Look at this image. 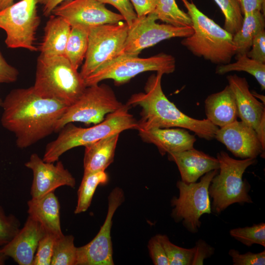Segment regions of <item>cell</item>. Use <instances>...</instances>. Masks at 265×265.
<instances>
[{
    "instance_id": "obj_1",
    "label": "cell",
    "mask_w": 265,
    "mask_h": 265,
    "mask_svg": "<svg viewBox=\"0 0 265 265\" xmlns=\"http://www.w3.org/2000/svg\"><path fill=\"white\" fill-rule=\"evenodd\" d=\"M67 106L39 96L32 86L14 89L2 101L1 124L15 134L18 148H26L54 132Z\"/></svg>"
},
{
    "instance_id": "obj_2",
    "label": "cell",
    "mask_w": 265,
    "mask_h": 265,
    "mask_svg": "<svg viewBox=\"0 0 265 265\" xmlns=\"http://www.w3.org/2000/svg\"><path fill=\"white\" fill-rule=\"evenodd\" d=\"M163 75L157 72L151 75L144 92L133 94L126 104L130 107L139 106L142 108L137 130L176 127L189 130L207 140L214 138L218 127L207 119L199 120L187 116L168 99L161 87Z\"/></svg>"
},
{
    "instance_id": "obj_3",
    "label": "cell",
    "mask_w": 265,
    "mask_h": 265,
    "mask_svg": "<svg viewBox=\"0 0 265 265\" xmlns=\"http://www.w3.org/2000/svg\"><path fill=\"white\" fill-rule=\"evenodd\" d=\"M130 106L123 105L106 116L101 122L89 128L77 127L69 123L60 131L57 137L45 148L43 160L57 161L61 156L74 148L85 146L112 134L129 129H138V121L129 112Z\"/></svg>"
},
{
    "instance_id": "obj_4",
    "label": "cell",
    "mask_w": 265,
    "mask_h": 265,
    "mask_svg": "<svg viewBox=\"0 0 265 265\" xmlns=\"http://www.w3.org/2000/svg\"><path fill=\"white\" fill-rule=\"evenodd\" d=\"M192 21L193 33L181 44L193 54L218 64L230 63L236 54L233 35L201 12L192 0H181Z\"/></svg>"
},
{
    "instance_id": "obj_5",
    "label": "cell",
    "mask_w": 265,
    "mask_h": 265,
    "mask_svg": "<svg viewBox=\"0 0 265 265\" xmlns=\"http://www.w3.org/2000/svg\"><path fill=\"white\" fill-rule=\"evenodd\" d=\"M39 96L54 99L69 106L86 87L84 79L65 55L37 59L35 80L32 86Z\"/></svg>"
},
{
    "instance_id": "obj_6",
    "label": "cell",
    "mask_w": 265,
    "mask_h": 265,
    "mask_svg": "<svg viewBox=\"0 0 265 265\" xmlns=\"http://www.w3.org/2000/svg\"><path fill=\"white\" fill-rule=\"evenodd\" d=\"M216 158L219 172L213 177L208 188L212 200V212L219 214L235 203H253L249 195V184L242 177L246 169L256 163V159H236L222 151L217 153Z\"/></svg>"
},
{
    "instance_id": "obj_7",
    "label": "cell",
    "mask_w": 265,
    "mask_h": 265,
    "mask_svg": "<svg viewBox=\"0 0 265 265\" xmlns=\"http://www.w3.org/2000/svg\"><path fill=\"white\" fill-rule=\"evenodd\" d=\"M123 105L108 85L98 83L86 86L78 99L67 106L58 120L54 132H59L69 123L81 122L86 126L97 124Z\"/></svg>"
},
{
    "instance_id": "obj_8",
    "label": "cell",
    "mask_w": 265,
    "mask_h": 265,
    "mask_svg": "<svg viewBox=\"0 0 265 265\" xmlns=\"http://www.w3.org/2000/svg\"><path fill=\"white\" fill-rule=\"evenodd\" d=\"M175 68V58L165 53L147 58L123 54L100 67L86 78L84 82L88 86L99 83L104 80L111 79L116 85H121L145 72H161L163 74H169L173 73Z\"/></svg>"
},
{
    "instance_id": "obj_9",
    "label": "cell",
    "mask_w": 265,
    "mask_h": 265,
    "mask_svg": "<svg viewBox=\"0 0 265 265\" xmlns=\"http://www.w3.org/2000/svg\"><path fill=\"white\" fill-rule=\"evenodd\" d=\"M218 171L215 169L207 173L199 182L186 183L181 180L176 184L179 194L171 199L173 207L171 216L176 222H182L185 228L191 233L198 232L201 225V216L212 212L208 188Z\"/></svg>"
},
{
    "instance_id": "obj_10",
    "label": "cell",
    "mask_w": 265,
    "mask_h": 265,
    "mask_svg": "<svg viewBox=\"0 0 265 265\" xmlns=\"http://www.w3.org/2000/svg\"><path fill=\"white\" fill-rule=\"evenodd\" d=\"M128 26L122 21L90 27L80 74L84 79L106 62L125 54Z\"/></svg>"
},
{
    "instance_id": "obj_11",
    "label": "cell",
    "mask_w": 265,
    "mask_h": 265,
    "mask_svg": "<svg viewBox=\"0 0 265 265\" xmlns=\"http://www.w3.org/2000/svg\"><path fill=\"white\" fill-rule=\"evenodd\" d=\"M39 0H21L0 11V28L6 37L9 48L37 51L36 33L40 22L37 12Z\"/></svg>"
},
{
    "instance_id": "obj_12",
    "label": "cell",
    "mask_w": 265,
    "mask_h": 265,
    "mask_svg": "<svg viewBox=\"0 0 265 265\" xmlns=\"http://www.w3.org/2000/svg\"><path fill=\"white\" fill-rule=\"evenodd\" d=\"M157 17L153 12L137 17L128 27L125 45V54L138 56L144 49L153 46L164 40L185 38L193 33L191 26L178 27L156 23Z\"/></svg>"
},
{
    "instance_id": "obj_13",
    "label": "cell",
    "mask_w": 265,
    "mask_h": 265,
    "mask_svg": "<svg viewBox=\"0 0 265 265\" xmlns=\"http://www.w3.org/2000/svg\"><path fill=\"white\" fill-rule=\"evenodd\" d=\"M125 199L122 188L116 187L108 197L106 218L99 232L86 244L77 247L76 265H113L111 229L112 218L118 208Z\"/></svg>"
},
{
    "instance_id": "obj_14",
    "label": "cell",
    "mask_w": 265,
    "mask_h": 265,
    "mask_svg": "<svg viewBox=\"0 0 265 265\" xmlns=\"http://www.w3.org/2000/svg\"><path fill=\"white\" fill-rule=\"evenodd\" d=\"M52 14L62 18L71 27H90L124 21L120 14L108 9L98 0L65 1L56 6Z\"/></svg>"
},
{
    "instance_id": "obj_15",
    "label": "cell",
    "mask_w": 265,
    "mask_h": 265,
    "mask_svg": "<svg viewBox=\"0 0 265 265\" xmlns=\"http://www.w3.org/2000/svg\"><path fill=\"white\" fill-rule=\"evenodd\" d=\"M53 163L44 161L36 153L31 154L25 163L33 174L31 198L41 197L62 186H75V178L64 167L62 161L58 160L56 164Z\"/></svg>"
},
{
    "instance_id": "obj_16",
    "label": "cell",
    "mask_w": 265,
    "mask_h": 265,
    "mask_svg": "<svg viewBox=\"0 0 265 265\" xmlns=\"http://www.w3.org/2000/svg\"><path fill=\"white\" fill-rule=\"evenodd\" d=\"M214 138L237 158L256 159L259 155L265 157V149L255 130L241 121L236 120L218 128Z\"/></svg>"
},
{
    "instance_id": "obj_17",
    "label": "cell",
    "mask_w": 265,
    "mask_h": 265,
    "mask_svg": "<svg viewBox=\"0 0 265 265\" xmlns=\"http://www.w3.org/2000/svg\"><path fill=\"white\" fill-rule=\"evenodd\" d=\"M46 232L40 223L28 215L23 227L0 250L19 265H32L39 241Z\"/></svg>"
},
{
    "instance_id": "obj_18",
    "label": "cell",
    "mask_w": 265,
    "mask_h": 265,
    "mask_svg": "<svg viewBox=\"0 0 265 265\" xmlns=\"http://www.w3.org/2000/svg\"><path fill=\"white\" fill-rule=\"evenodd\" d=\"M226 78L235 97L238 117L241 121L256 131L265 114V105L252 94L245 78L234 74Z\"/></svg>"
},
{
    "instance_id": "obj_19",
    "label": "cell",
    "mask_w": 265,
    "mask_h": 265,
    "mask_svg": "<svg viewBox=\"0 0 265 265\" xmlns=\"http://www.w3.org/2000/svg\"><path fill=\"white\" fill-rule=\"evenodd\" d=\"M138 131L142 140L154 144L162 156L193 148L196 141L194 135L181 128H153Z\"/></svg>"
},
{
    "instance_id": "obj_20",
    "label": "cell",
    "mask_w": 265,
    "mask_h": 265,
    "mask_svg": "<svg viewBox=\"0 0 265 265\" xmlns=\"http://www.w3.org/2000/svg\"><path fill=\"white\" fill-rule=\"evenodd\" d=\"M167 155L168 159L176 164L181 181L186 183L196 182L207 173L219 167L216 158L194 148L181 152L169 153Z\"/></svg>"
},
{
    "instance_id": "obj_21",
    "label": "cell",
    "mask_w": 265,
    "mask_h": 265,
    "mask_svg": "<svg viewBox=\"0 0 265 265\" xmlns=\"http://www.w3.org/2000/svg\"><path fill=\"white\" fill-rule=\"evenodd\" d=\"M204 103L207 119L215 126L222 128L237 120L236 102L228 85L222 90L209 95Z\"/></svg>"
},
{
    "instance_id": "obj_22",
    "label": "cell",
    "mask_w": 265,
    "mask_h": 265,
    "mask_svg": "<svg viewBox=\"0 0 265 265\" xmlns=\"http://www.w3.org/2000/svg\"><path fill=\"white\" fill-rule=\"evenodd\" d=\"M29 216L40 223L47 232L57 236L63 234L60 223V204L54 192L27 202Z\"/></svg>"
},
{
    "instance_id": "obj_23",
    "label": "cell",
    "mask_w": 265,
    "mask_h": 265,
    "mask_svg": "<svg viewBox=\"0 0 265 265\" xmlns=\"http://www.w3.org/2000/svg\"><path fill=\"white\" fill-rule=\"evenodd\" d=\"M71 29V26L62 18L51 15L39 46L40 55L45 57L64 55Z\"/></svg>"
},
{
    "instance_id": "obj_24",
    "label": "cell",
    "mask_w": 265,
    "mask_h": 265,
    "mask_svg": "<svg viewBox=\"0 0 265 265\" xmlns=\"http://www.w3.org/2000/svg\"><path fill=\"white\" fill-rule=\"evenodd\" d=\"M119 134L111 135L84 146V173L105 171L113 161Z\"/></svg>"
},
{
    "instance_id": "obj_25",
    "label": "cell",
    "mask_w": 265,
    "mask_h": 265,
    "mask_svg": "<svg viewBox=\"0 0 265 265\" xmlns=\"http://www.w3.org/2000/svg\"><path fill=\"white\" fill-rule=\"evenodd\" d=\"M265 14L256 10L243 15L242 25L233 35L236 48L235 58L246 54L250 50L255 35L265 29Z\"/></svg>"
},
{
    "instance_id": "obj_26",
    "label": "cell",
    "mask_w": 265,
    "mask_h": 265,
    "mask_svg": "<svg viewBox=\"0 0 265 265\" xmlns=\"http://www.w3.org/2000/svg\"><path fill=\"white\" fill-rule=\"evenodd\" d=\"M89 28L80 26H72L68 39L64 55L77 70L85 57Z\"/></svg>"
},
{
    "instance_id": "obj_27",
    "label": "cell",
    "mask_w": 265,
    "mask_h": 265,
    "mask_svg": "<svg viewBox=\"0 0 265 265\" xmlns=\"http://www.w3.org/2000/svg\"><path fill=\"white\" fill-rule=\"evenodd\" d=\"M108 176L105 171L84 173L78 190L77 204L74 212L79 214L89 208L94 193L99 185H105Z\"/></svg>"
},
{
    "instance_id": "obj_28",
    "label": "cell",
    "mask_w": 265,
    "mask_h": 265,
    "mask_svg": "<svg viewBox=\"0 0 265 265\" xmlns=\"http://www.w3.org/2000/svg\"><path fill=\"white\" fill-rule=\"evenodd\" d=\"M233 63L218 65L215 73L224 75L232 71H243L253 76L260 84L261 89H265V64L243 54L236 58Z\"/></svg>"
},
{
    "instance_id": "obj_29",
    "label": "cell",
    "mask_w": 265,
    "mask_h": 265,
    "mask_svg": "<svg viewBox=\"0 0 265 265\" xmlns=\"http://www.w3.org/2000/svg\"><path fill=\"white\" fill-rule=\"evenodd\" d=\"M152 12L165 24L178 27L192 26L190 16L179 8L175 0H158Z\"/></svg>"
},
{
    "instance_id": "obj_30",
    "label": "cell",
    "mask_w": 265,
    "mask_h": 265,
    "mask_svg": "<svg viewBox=\"0 0 265 265\" xmlns=\"http://www.w3.org/2000/svg\"><path fill=\"white\" fill-rule=\"evenodd\" d=\"M77 247L73 235H62L54 242L51 265H76Z\"/></svg>"
},
{
    "instance_id": "obj_31",
    "label": "cell",
    "mask_w": 265,
    "mask_h": 265,
    "mask_svg": "<svg viewBox=\"0 0 265 265\" xmlns=\"http://www.w3.org/2000/svg\"><path fill=\"white\" fill-rule=\"evenodd\" d=\"M220 8L224 16V28L235 34L240 28L243 15L237 0H213Z\"/></svg>"
},
{
    "instance_id": "obj_32",
    "label": "cell",
    "mask_w": 265,
    "mask_h": 265,
    "mask_svg": "<svg viewBox=\"0 0 265 265\" xmlns=\"http://www.w3.org/2000/svg\"><path fill=\"white\" fill-rule=\"evenodd\" d=\"M162 245L169 265H191L194 254V247L185 248L172 243L165 235H156Z\"/></svg>"
},
{
    "instance_id": "obj_33",
    "label": "cell",
    "mask_w": 265,
    "mask_h": 265,
    "mask_svg": "<svg viewBox=\"0 0 265 265\" xmlns=\"http://www.w3.org/2000/svg\"><path fill=\"white\" fill-rule=\"evenodd\" d=\"M232 237L245 245L250 247L257 244L265 247V223L254 224L250 227H238L231 229Z\"/></svg>"
},
{
    "instance_id": "obj_34",
    "label": "cell",
    "mask_w": 265,
    "mask_h": 265,
    "mask_svg": "<svg viewBox=\"0 0 265 265\" xmlns=\"http://www.w3.org/2000/svg\"><path fill=\"white\" fill-rule=\"evenodd\" d=\"M19 220L13 214H6L0 205V246L9 242L20 230Z\"/></svg>"
},
{
    "instance_id": "obj_35",
    "label": "cell",
    "mask_w": 265,
    "mask_h": 265,
    "mask_svg": "<svg viewBox=\"0 0 265 265\" xmlns=\"http://www.w3.org/2000/svg\"><path fill=\"white\" fill-rule=\"evenodd\" d=\"M57 237L46 232L39 241L32 265H51L54 244Z\"/></svg>"
},
{
    "instance_id": "obj_36",
    "label": "cell",
    "mask_w": 265,
    "mask_h": 265,
    "mask_svg": "<svg viewBox=\"0 0 265 265\" xmlns=\"http://www.w3.org/2000/svg\"><path fill=\"white\" fill-rule=\"evenodd\" d=\"M228 254L232 258L234 265H265V250L257 253L247 252L242 254L238 250L232 249L229 250Z\"/></svg>"
},
{
    "instance_id": "obj_37",
    "label": "cell",
    "mask_w": 265,
    "mask_h": 265,
    "mask_svg": "<svg viewBox=\"0 0 265 265\" xmlns=\"http://www.w3.org/2000/svg\"><path fill=\"white\" fill-rule=\"evenodd\" d=\"M102 3L109 4L114 7L124 18L128 27L136 19L137 15L130 0H98Z\"/></svg>"
},
{
    "instance_id": "obj_38",
    "label": "cell",
    "mask_w": 265,
    "mask_h": 265,
    "mask_svg": "<svg viewBox=\"0 0 265 265\" xmlns=\"http://www.w3.org/2000/svg\"><path fill=\"white\" fill-rule=\"evenodd\" d=\"M254 60L265 63V31L263 29L254 37L251 47L246 54Z\"/></svg>"
},
{
    "instance_id": "obj_39",
    "label": "cell",
    "mask_w": 265,
    "mask_h": 265,
    "mask_svg": "<svg viewBox=\"0 0 265 265\" xmlns=\"http://www.w3.org/2000/svg\"><path fill=\"white\" fill-rule=\"evenodd\" d=\"M150 257L155 265H169L165 250L155 236L152 237L148 244Z\"/></svg>"
},
{
    "instance_id": "obj_40",
    "label": "cell",
    "mask_w": 265,
    "mask_h": 265,
    "mask_svg": "<svg viewBox=\"0 0 265 265\" xmlns=\"http://www.w3.org/2000/svg\"><path fill=\"white\" fill-rule=\"evenodd\" d=\"M194 254L191 265H203L204 260L211 257L214 248L203 239L197 241L194 247Z\"/></svg>"
},
{
    "instance_id": "obj_41",
    "label": "cell",
    "mask_w": 265,
    "mask_h": 265,
    "mask_svg": "<svg viewBox=\"0 0 265 265\" xmlns=\"http://www.w3.org/2000/svg\"><path fill=\"white\" fill-rule=\"evenodd\" d=\"M18 76V70L7 62L0 52V83L14 82Z\"/></svg>"
},
{
    "instance_id": "obj_42",
    "label": "cell",
    "mask_w": 265,
    "mask_h": 265,
    "mask_svg": "<svg viewBox=\"0 0 265 265\" xmlns=\"http://www.w3.org/2000/svg\"><path fill=\"white\" fill-rule=\"evenodd\" d=\"M137 17L146 16L155 9L158 0H130Z\"/></svg>"
},
{
    "instance_id": "obj_43",
    "label": "cell",
    "mask_w": 265,
    "mask_h": 265,
    "mask_svg": "<svg viewBox=\"0 0 265 265\" xmlns=\"http://www.w3.org/2000/svg\"><path fill=\"white\" fill-rule=\"evenodd\" d=\"M243 15L253 11H265V0H237Z\"/></svg>"
},
{
    "instance_id": "obj_44",
    "label": "cell",
    "mask_w": 265,
    "mask_h": 265,
    "mask_svg": "<svg viewBox=\"0 0 265 265\" xmlns=\"http://www.w3.org/2000/svg\"><path fill=\"white\" fill-rule=\"evenodd\" d=\"M71 0H39V3L43 5V13L45 16L52 14L53 10L61 3Z\"/></svg>"
},
{
    "instance_id": "obj_45",
    "label": "cell",
    "mask_w": 265,
    "mask_h": 265,
    "mask_svg": "<svg viewBox=\"0 0 265 265\" xmlns=\"http://www.w3.org/2000/svg\"><path fill=\"white\" fill-rule=\"evenodd\" d=\"M255 131L263 149L265 150V114L263 116Z\"/></svg>"
},
{
    "instance_id": "obj_46",
    "label": "cell",
    "mask_w": 265,
    "mask_h": 265,
    "mask_svg": "<svg viewBox=\"0 0 265 265\" xmlns=\"http://www.w3.org/2000/svg\"><path fill=\"white\" fill-rule=\"evenodd\" d=\"M14 0H0V11L14 3Z\"/></svg>"
},
{
    "instance_id": "obj_47",
    "label": "cell",
    "mask_w": 265,
    "mask_h": 265,
    "mask_svg": "<svg viewBox=\"0 0 265 265\" xmlns=\"http://www.w3.org/2000/svg\"><path fill=\"white\" fill-rule=\"evenodd\" d=\"M251 93L256 98H259L260 99V100H261L262 101V102L265 105V96H263L262 95H260V94L257 93L255 91H253V92H251Z\"/></svg>"
},
{
    "instance_id": "obj_48",
    "label": "cell",
    "mask_w": 265,
    "mask_h": 265,
    "mask_svg": "<svg viewBox=\"0 0 265 265\" xmlns=\"http://www.w3.org/2000/svg\"><path fill=\"white\" fill-rule=\"evenodd\" d=\"M7 258L8 257L4 255L0 250V265H4Z\"/></svg>"
},
{
    "instance_id": "obj_49",
    "label": "cell",
    "mask_w": 265,
    "mask_h": 265,
    "mask_svg": "<svg viewBox=\"0 0 265 265\" xmlns=\"http://www.w3.org/2000/svg\"><path fill=\"white\" fill-rule=\"evenodd\" d=\"M2 103V100L1 99L0 97V108L1 107Z\"/></svg>"
}]
</instances>
